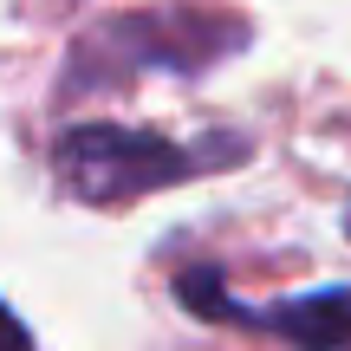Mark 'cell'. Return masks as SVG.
Wrapping results in <instances>:
<instances>
[{
  "mask_svg": "<svg viewBox=\"0 0 351 351\" xmlns=\"http://www.w3.org/2000/svg\"><path fill=\"white\" fill-rule=\"evenodd\" d=\"M254 143L234 137V130H208L195 143L156 137V130H117V124H72L52 143V169H59V189L85 208H124V202H143L156 189L195 182V176H215L228 163H241Z\"/></svg>",
  "mask_w": 351,
  "mask_h": 351,
  "instance_id": "1",
  "label": "cell"
},
{
  "mask_svg": "<svg viewBox=\"0 0 351 351\" xmlns=\"http://www.w3.org/2000/svg\"><path fill=\"white\" fill-rule=\"evenodd\" d=\"M247 46V26L228 20V13H169V7H150V13H117V20L91 26L85 46L72 52V78L78 65H117V72H137V59H156L163 72H208L215 59Z\"/></svg>",
  "mask_w": 351,
  "mask_h": 351,
  "instance_id": "2",
  "label": "cell"
},
{
  "mask_svg": "<svg viewBox=\"0 0 351 351\" xmlns=\"http://www.w3.org/2000/svg\"><path fill=\"white\" fill-rule=\"evenodd\" d=\"M169 293H176V306H189L195 319L261 332V339H280L293 351H351V287H319V293H306V300L254 306V300H234L215 267H176Z\"/></svg>",
  "mask_w": 351,
  "mask_h": 351,
  "instance_id": "3",
  "label": "cell"
},
{
  "mask_svg": "<svg viewBox=\"0 0 351 351\" xmlns=\"http://www.w3.org/2000/svg\"><path fill=\"white\" fill-rule=\"evenodd\" d=\"M0 351H39V345H33V332L20 326V313H13L7 300H0Z\"/></svg>",
  "mask_w": 351,
  "mask_h": 351,
  "instance_id": "4",
  "label": "cell"
}]
</instances>
